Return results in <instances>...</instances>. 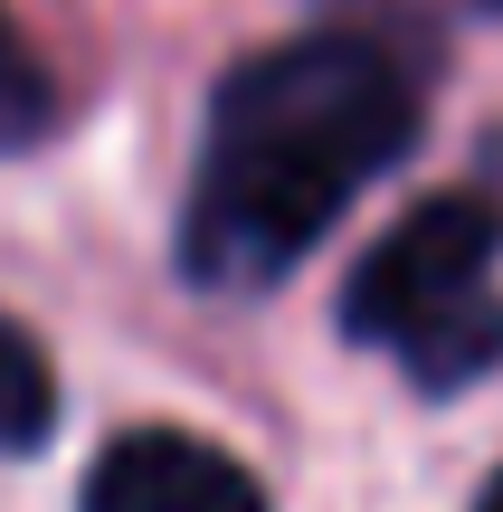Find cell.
Listing matches in <instances>:
<instances>
[{"instance_id":"6da1fadb","label":"cell","mask_w":503,"mask_h":512,"mask_svg":"<svg viewBox=\"0 0 503 512\" xmlns=\"http://www.w3.org/2000/svg\"><path fill=\"white\" fill-rule=\"evenodd\" d=\"M418 143V67L371 29H304L238 57L209 95L181 209L190 285L257 294L333 238V219Z\"/></svg>"},{"instance_id":"7a4b0ae2","label":"cell","mask_w":503,"mask_h":512,"mask_svg":"<svg viewBox=\"0 0 503 512\" xmlns=\"http://www.w3.org/2000/svg\"><path fill=\"white\" fill-rule=\"evenodd\" d=\"M503 190H437L342 285V332L390 351L418 389H466L503 361Z\"/></svg>"},{"instance_id":"3957f363","label":"cell","mask_w":503,"mask_h":512,"mask_svg":"<svg viewBox=\"0 0 503 512\" xmlns=\"http://www.w3.org/2000/svg\"><path fill=\"white\" fill-rule=\"evenodd\" d=\"M76 512H266V484L200 427H133L95 456Z\"/></svg>"},{"instance_id":"277c9868","label":"cell","mask_w":503,"mask_h":512,"mask_svg":"<svg viewBox=\"0 0 503 512\" xmlns=\"http://www.w3.org/2000/svg\"><path fill=\"white\" fill-rule=\"evenodd\" d=\"M57 437V361L19 313H0V456H38Z\"/></svg>"},{"instance_id":"5b68a950","label":"cell","mask_w":503,"mask_h":512,"mask_svg":"<svg viewBox=\"0 0 503 512\" xmlns=\"http://www.w3.org/2000/svg\"><path fill=\"white\" fill-rule=\"evenodd\" d=\"M48 133H57V76L29 48V29L10 19V0H0V152H29Z\"/></svg>"},{"instance_id":"8992f818","label":"cell","mask_w":503,"mask_h":512,"mask_svg":"<svg viewBox=\"0 0 503 512\" xmlns=\"http://www.w3.org/2000/svg\"><path fill=\"white\" fill-rule=\"evenodd\" d=\"M475 512H503V465H494V484H485V494H475Z\"/></svg>"}]
</instances>
